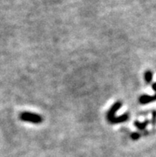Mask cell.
<instances>
[{
  "label": "cell",
  "instance_id": "obj_7",
  "mask_svg": "<svg viewBox=\"0 0 156 157\" xmlns=\"http://www.w3.org/2000/svg\"><path fill=\"white\" fill-rule=\"evenodd\" d=\"M156 122V111H154L153 113V124H155Z\"/></svg>",
  "mask_w": 156,
  "mask_h": 157
},
{
  "label": "cell",
  "instance_id": "obj_8",
  "mask_svg": "<svg viewBox=\"0 0 156 157\" xmlns=\"http://www.w3.org/2000/svg\"><path fill=\"white\" fill-rule=\"evenodd\" d=\"M152 89H153V90H154V91L156 92V83H154V85H153V86H152Z\"/></svg>",
  "mask_w": 156,
  "mask_h": 157
},
{
  "label": "cell",
  "instance_id": "obj_1",
  "mask_svg": "<svg viewBox=\"0 0 156 157\" xmlns=\"http://www.w3.org/2000/svg\"><path fill=\"white\" fill-rule=\"evenodd\" d=\"M121 107L120 102H116V104L113 105V106L111 108V109L109 110L108 113V121L112 124H118L122 123V122H125L128 119V116L127 114L120 116V117H116V113L117 110Z\"/></svg>",
  "mask_w": 156,
  "mask_h": 157
},
{
  "label": "cell",
  "instance_id": "obj_3",
  "mask_svg": "<svg viewBox=\"0 0 156 157\" xmlns=\"http://www.w3.org/2000/svg\"><path fill=\"white\" fill-rule=\"evenodd\" d=\"M156 101V94L153 97H150V96H147V95H143L142 97L139 98V102L141 104H147L150 103V102L152 101Z\"/></svg>",
  "mask_w": 156,
  "mask_h": 157
},
{
  "label": "cell",
  "instance_id": "obj_4",
  "mask_svg": "<svg viewBox=\"0 0 156 157\" xmlns=\"http://www.w3.org/2000/svg\"><path fill=\"white\" fill-rule=\"evenodd\" d=\"M144 78H145V81H146V82H148V83L149 82H150L153 78L152 73H151L150 71H146V73H145Z\"/></svg>",
  "mask_w": 156,
  "mask_h": 157
},
{
  "label": "cell",
  "instance_id": "obj_2",
  "mask_svg": "<svg viewBox=\"0 0 156 157\" xmlns=\"http://www.w3.org/2000/svg\"><path fill=\"white\" fill-rule=\"evenodd\" d=\"M20 119L23 121L31 122L34 124H39L42 122V117L40 115L32 113L29 112H23L20 115Z\"/></svg>",
  "mask_w": 156,
  "mask_h": 157
},
{
  "label": "cell",
  "instance_id": "obj_5",
  "mask_svg": "<svg viewBox=\"0 0 156 157\" xmlns=\"http://www.w3.org/2000/svg\"><path fill=\"white\" fill-rule=\"evenodd\" d=\"M147 123H148V121H145L144 123H139V122H138V121H135V125L139 129L143 130V129H144L145 128H146Z\"/></svg>",
  "mask_w": 156,
  "mask_h": 157
},
{
  "label": "cell",
  "instance_id": "obj_6",
  "mask_svg": "<svg viewBox=\"0 0 156 157\" xmlns=\"http://www.w3.org/2000/svg\"><path fill=\"white\" fill-rule=\"evenodd\" d=\"M131 139L134 140H138L139 138L140 137V135L138 133V132H134V133L131 134Z\"/></svg>",
  "mask_w": 156,
  "mask_h": 157
}]
</instances>
